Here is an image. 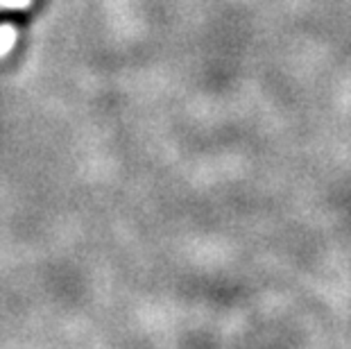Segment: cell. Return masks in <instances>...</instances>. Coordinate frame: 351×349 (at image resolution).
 <instances>
[{
    "instance_id": "cell-2",
    "label": "cell",
    "mask_w": 351,
    "mask_h": 349,
    "mask_svg": "<svg viewBox=\"0 0 351 349\" xmlns=\"http://www.w3.org/2000/svg\"><path fill=\"white\" fill-rule=\"evenodd\" d=\"M29 0H0V10H7V7H25Z\"/></svg>"
},
{
    "instance_id": "cell-1",
    "label": "cell",
    "mask_w": 351,
    "mask_h": 349,
    "mask_svg": "<svg viewBox=\"0 0 351 349\" xmlns=\"http://www.w3.org/2000/svg\"><path fill=\"white\" fill-rule=\"evenodd\" d=\"M16 39V32L10 27V25H3L0 27V53H5L7 48L12 46V41Z\"/></svg>"
}]
</instances>
